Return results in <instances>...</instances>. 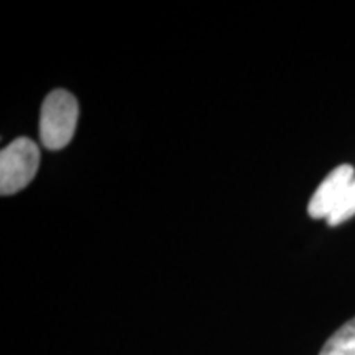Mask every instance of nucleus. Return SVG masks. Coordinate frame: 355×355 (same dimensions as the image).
Masks as SVG:
<instances>
[{"label": "nucleus", "instance_id": "4", "mask_svg": "<svg viewBox=\"0 0 355 355\" xmlns=\"http://www.w3.org/2000/svg\"><path fill=\"white\" fill-rule=\"evenodd\" d=\"M319 355H355V318L331 336Z\"/></svg>", "mask_w": 355, "mask_h": 355}, {"label": "nucleus", "instance_id": "3", "mask_svg": "<svg viewBox=\"0 0 355 355\" xmlns=\"http://www.w3.org/2000/svg\"><path fill=\"white\" fill-rule=\"evenodd\" d=\"M355 180V170L350 165H340L322 180L309 199L308 212L313 219H326L332 214L340 198Z\"/></svg>", "mask_w": 355, "mask_h": 355}, {"label": "nucleus", "instance_id": "5", "mask_svg": "<svg viewBox=\"0 0 355 355\" xmlns=\"http://www.w3.org/2000/svg\"><path fill=\"white\" fill-rule=\"evenodd\" d=\"M355 216V180L352 184L349 186L347 191L344 193V196L340 198L339 204L336 206V209L332 211V214L327 217V224L336 227V225L344 224L345 220H349L350 217Z\"/></svg>", "mask_w": 355, "mask_h": 355}, {"label": "nucleus", "instance_id": "1", "mask_svg": "<svg viewBox=\"0 0 355 355\" xmlns=\"http://www.w3.org/2000/svg\"><path fill=\"white\" fill-rule=\"evenodd\" d=\"M79 105L76 97L64 89H55L46 96L40 115V139L48 150H61L76 132Z\"/></svg>", "mask_w": 355, "mask_h": 355}, {"label": "nucleus", "instance_id": "2", "mask_svg": "<svg viewBox=\"0 0 355 355\" xmlns=\"http://www.w3.org/2000/svg\"><path fill=\"white\" fill-rule=\"evenodd\" d=\"M40 166V148L32 139L20 137L0 153V193L10 196L33 181Z\"/></svg>", "mask_w": 355, "mask_h": 355}]
</instances>
